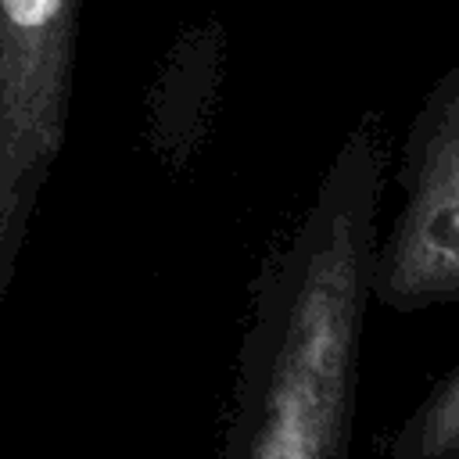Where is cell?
<instances>
[{"mask_svg": "<svg viewBox=\"0 0 459 459\" xmlns=\"http://www.w3.org/2000/svg\"><path fill=\"white\" fill-rule=\"evenodd\" d=\"M391 147L362 115L269 251L237 351L219 459H348Z\"/></svg>", "mask_w": 459, "mask_h": 459, "instance_id": "cell-1", "label": "cell"}, {"mask_svg": "<svg viewBox=\"0 0 459 459\" xmlns=\"http://www.w3.org/2000/svg\"><path fill=\"white\" fill-rule=\"evenodd\" d=\"M82 0H0V308L65 147Z\"/></svg>", "mask_w": 459, "mask_h": 459, "instance_id": "cell-2", "label": "cell"}, {"mask_svg": "<svg viewBox=\"0 0 459 459\" xmlns=\"http://www.w3.org/2000/svg\"><path fill=\"white\" fill-rule=\"evenodd\" d=\"M394 183L402 201L380 230L373 301L394 316L459 301V61L420 100Z\"/></svg>", "mask_w": 459, "mask_h": 459, "instance_id": "cell-3", "label": "cell"}, {"mask_svg": "<svg viewBox=\"0 0 459 459\" xmlns=\"http://www.w3.org/2000/svg\"><path fill=\"white\" fill-rule=\"evenodd\" d=\"M380 459H459V362L402 416Z\"/></svg>", "mask_w": 459, "mask_h": 459, "instance_id": "cell-4", "label": "cell"}]
</instances>
